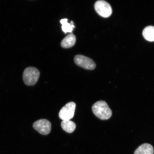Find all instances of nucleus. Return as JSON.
<instances>
[{"label":"nucleus","instance_id":"f257e3e1","mask_svg":"<svg viewBox=\"0 0 154 154\" xmlns=\"http://www.w3.org/2000/svg\"><path fill=\"white\" fill-rule=\"evenodd\" d=\"M92 109L94 114L102 120H108L112 115V111L105 101L96 102L92 105Z\"/></svg>","mask_w":154,"mask_h":154},{"label":"nucleus","instance_id":"f03ea898","mask_svg":"<svg viewBox=\"0 0 154 154\" xmlns=\"http://www.w3.org/2000/svg\"><path fill=\"white\" fill-rule=\"evenodd\" d=\"M40 72L35 67H27L23 75V80L25 84L28 86H32L36 84L40 76Z\"/></svg>","mask_w":154,"mask_h":154},{"label":"nucleus","instance_id":"7ed1b4c3","mask_svg":"<svg viewBox=\"0 0 154 154\" xmlns=\"http://www.w3.org/2000/svg\"><path fill=\"white\" fill-rule=\"evenodd\" d=\"M95 9L96 12L103 18H108L112 13V9L110 5L104 1H98L95 4Z\"/></svg>","mask_w":154,"mask_h":154},{"label":"nucleus","instance_id":"20e7f679","mask_svg":"<svg viewBox=\"0 0 154 154\" xmlns=\"http://www.w3.org/2000/svg\"><path fill=\"white\" fill-rule=\"evenodd\" d=\"M76 104L74 102L67 103L61 109L59 113V117L61 120H70L74 116Z\"/></svg>","mask_w":154,"mask_h":154},{"label":"nucleus","instance_id":"39448f33","mask_svg":"<svg viewBox=\"0 0 154 154\" xmlns=\"http://www.w3.org/2000/svg\"><path fill=\"white\" fill-rule=\"evenodd\" d=\"M74 62L78 66L88 70H92L95 68L96 65L94 61L90 58L81 55H76Z\"/></svg>","mask_w":154,"mask_h":154},{"label":"nucleus","instance_id":"423d86ee","mask_svg":"<svg viewBox=\"0 0 154 154\" xmlns=\"http://www.w3.org/2000/svg\"><path fill=\"white\" fill-rule=\"evenodd\" d=\"M33 127L40 134L46 135L51 132V122L46 119H40L34 123Z\"/></svg>","mask_w":154,"mask_h":154},{"label":"nucleus","instance_id":"0eeeda50","mask_svg":"<svg viewBox=\"0 0 154 154\" xmlns=\"http://www.w3.org/2000/svg\"><path fill=\"white\" fill-rule=\"evenodd\" d=\"M76 41L75 36L74 34L70 33L65 36L61 42V47L64 48L72 47L75 45Z\"/></svg>","mask_w":154,"mask_h":154},{"label":"nucleus","instance_id":"6e6552de","mask_svg":"<svg viewBox=\"0 0 154 154\" xmlns=\"http://www.w3.org/2000/svg\"><path fill=\"white\" fill-rule=\"evenodd\" d=\"M134 154H154V149L151 144L144 143L137 149Z\"/></svg>","mask_w":154,"mask_h":154},{"label":"nucleus","instance_id":"1a4fd4ad","mask_svg":"<svg viewBox=\"0 0 154 154\" xmlns=\"http://www.w3.org/2000/svg\"><path fill=\"white\" fill-rule=\"evenodd\" d=\"M61 128L65 132L72 133L76 128L75 123L70 120H63L61 123Z\"/></svg>","mask_w":154,"mask_h":154},{"label":"nucleus","instance_id":"9d476101","mask_svg":"<svg viewBox=\"0 0 154 154\" xmlns=\"http://www.w3.org/2000/svg\"><path fill=\"white\" fill-rule=\"evenodd\" d=\"M142 34L146 40L149 42H154V26H149L146 27L144 29Z\"/></svg>","mask_w":154,"mask_h":154},{"label":"nucleus","instance_id":"9b49d317","mask_svg":"<svg viewBox=\"0 0 154 154\" xmlns=\"http://www.w3.org/2000/svg\"><path fill=\"white\" fill-rule=\"evenodd\" d=\"M67 21L68 19H62L60 21L61 24L62 25L61 26L62 30L65 34L67 33V32H72L73 28L75 27L73 21H71V23H69L67 22Z\"/></svg>","mask_w":154,"mask_h":154}]
</instances>
